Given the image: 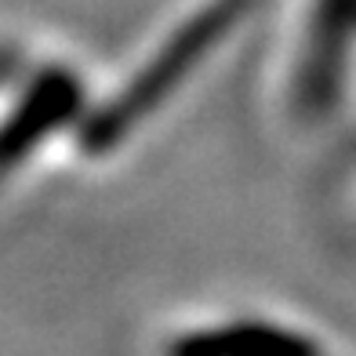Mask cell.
Returning <instances> with one entry per match:
<instances>
[{"label": "cell", "instance_id": "cell-1", "mask_svg": "<svg viewBox=\"0 0 356 356\" xmlns=\"http://www.w3.org/2000/svg\"><path fill=\"white\" fill-rule=\"evenodd\" d=\"M222 26H225V4H222V8H215L211 15H204V19H197L193 26H186V33L178 37L164 55H156V62L149 66V73H145V76L138 80V84L124 95V106H120L117 113H109V117L102 120V131H106V135L124 131V124L131 120L138 109H142V113L149 109V106L160 99V95H164V88H168V84H175V80L186 73L182 66H189V62L197 58L207 44H211V37L218 33Z\"/></svg>", "mask_w": 356, "mask_h": 356}]
</instances>
